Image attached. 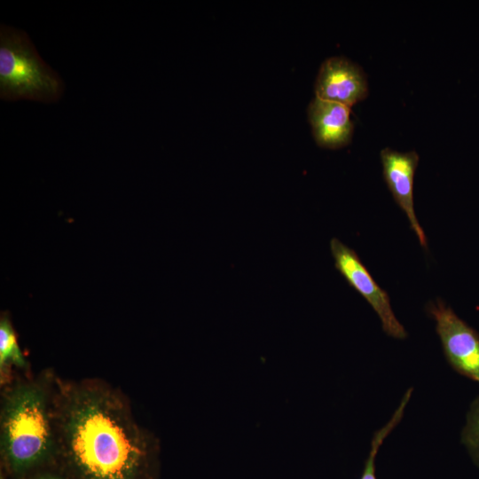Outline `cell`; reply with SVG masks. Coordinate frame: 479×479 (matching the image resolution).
Here are the masks:
<instances>
[{
  "instance_id": "obj_11",
  "label": "cell",
  "mask_w": 479,
  "mask_h": 479,
  "mask_svg": "<svg viewBox=\"0 0 479 479\" xmlns=\"http://www.w3.org/2000/svg\"><path fill=\"white\" fill-rule=\"evenodd\" d=\"M461 443L472 461L479 467V397L471 403L466 424L461 432Z\"/></svg>"
},
{
  "instance_id": "obj_8",
  "label": "cell",
  "mask_w": 479,
  "mask_h": 479,
  "mask_svg": "<svg viewBox=\"0 0 479 479\" xmlns=\"http://www.w3.org/2000/svg\"><path fill=\"white\" fill-rule=\"evenodd\" d=\"M308 117L319 146L337 149L350 143L354 128L350 106L315 97L309 105Z\"/></svg>"
},
{
  "instance_id": "obj_3",
  "label": "cell",
  "mask_w": 479,
  "mask_h": 479,
  "mask_svg": "<svg viewBox=\"0 0 479 479\" xmlns=\"http://www.w3.org/2000/svg\"><path fill=\"white\" fill-rule=\"evenodd\" d=\"M64 86L59 75L38 55L27 34L0 27V98L42 103L58 101Z\"/></svg>"
},
{
  "instance_id": "obj_12",
  "label": "cell",
  "mask_w": 479,
  "mask_h": 479,
  "mask_svg": "<svg viewBox=\"0 0 479 479\" xmlns=\"http://www.w3.org/2000/svg\"><path fill=\"white\" fill-rule=\"evenodd\" d=\"M24 479H69L56 467H49L35 472Z\"/></svg>"
},
{
  "instance_id": "obj_9",
  "label": "cell",
  "mask_w": 479,
  "mask_h": 479,
  "mask_svg": "<svg viewBox=\"0 0 479 479\" xmlns=\"http://www.w3.org/2000/svg\"><path fill=\"white\" fill-rule=\"evenodd\" d=\"M20 373H30L28 360L21 351L16 332L7 313L0 317V385H8L14 379V370Z\"/></svg>"
},
{
  "instance_id": "obj_5",
  "label": "cell",
  "mask_w": 479,
  "mask_h": 479,
  "mask_svg": "<svg viewBox=\"0 0 479 479\" xmlns=\"http://www.w3.org/2000/svg\"><path fill=\"white\" fill-rule=\"evenodd\" d=\"M335 269L357 291L379 316L383 331L396 339H405L407 333L395 316L389 294L373 279L355 250L336 238L330 241Z\"/></svg>"
},
{
  "instance_id": "obj_6",
  "label": "cell",
  "mask_w": 479,
  "mask_h": 479,
  "mask_svg": "<svg viewBox=\"0 0 479 479\" xmlns=\"http://www.w3.org/2000/svg\"><path fill=\"white\" fill-rule=\"evenodd\" d=\"M316 97L350 106L368 93L363 69L350 59L334 56L323 61L315 83Z\"/></svg>"
},
{
  "instance_id": "obj_4",
  "label": "cell",
  "mask_w": 479,
  "mask_h": 479,
  "mask_svg": "<svg viewBox=\"0 0 479 479\" xmlns=\"http://www.w3.org/2000/svg\"><path fill=\"white\" fill-rule=\"evenodd\" d=\"M435 319L447 362L459 374L479 383V334L437 299L427 305Z\"/></svg>"
},
{
  "instance_id": "obj_1",
  "label": "cell",
  "mask_w": 479,
  "mask_h": 479,
  "mask_svg": "<svg viewBox=\"0 0 479 479\" xmlns=\"http://www.w3.org/2000/svg\"><path fill=\"white\" fill-rule=\"evenodd\" d=\"M55 404L54 467L69 479H159L160 441L120 389L58 375Z\"/></svg>"
},
{
  "instance_id": "obj_2",
  "label": "cell",
  "mask_w": 479,
  "mask_h": 479,
  "mask_svg": "<svg viewBox=\"0 0 479 479\" xmlns=\"http://www.w3.org/2000/svg\"><path fill=\"white\" fill-rule=\"evenodd\" d=\"M51 368L20 373L1 388V471L9 479H24L55 467L56 388Z\"/></svg>"
},
{
  "instance_id": "obj_10",
  "label": "cell",
  "mask_w": 479,
  "mask_h": 479,
  "mask_svg": "<svg viewBox=\"0 0 479 479\" xmlns=\"http://www.w3.org/2000/svg\"><path fill=\"white\" fill-rule=\"evenodd\" d=\"M412 389H409L404 395L398 407L391 416L390 420L381 428L377 430L371 442L369 454L365 461L364 469L360 479H377L376 476V457L378 451L385 438L401 421L405 407L412 397Z\"/></svg>"
},
{
  "instance_id": "obj_13",
  "label": "cell",
  "mask_w": 479,
  "mask_h": 479,
  "mask_svg": "<svg viewBox=\"0 0 479 479\" xmlns=\"http://www.w3.org/2000/svg\"><path fill=\"white\" fill-rule=\"evenodd\" d=\"M0 479H9V478L6 476V475L3 471H1Z\"/></svg>"
},
{
  "instance_id": "obj_7",
  "label": "cell",
  "mask_w": 479,
  "mask_h": 479,
  "mask_svg": "<svg viewBox=\"0 0 479 479\" xmlns=\"http://www.w3.org/2000/svg\"><path fill=\"white\" fill-rule=\"evenodd\" d=\"M383 177L397 204L405 213L412 230L422 247H427V238L413 206V178L419 163L415 151L405 153L386 147L381 151Z\"/></svg>"
}]
</instances>
